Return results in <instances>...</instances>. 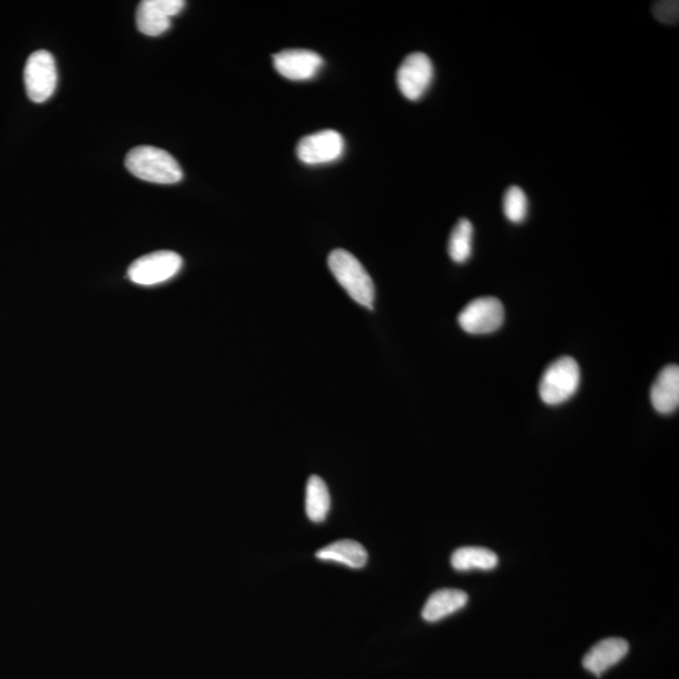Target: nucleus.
Listing matches in <instances>:
<instances>
[{
    "label": "nucleus",
    "mask_w": 679,
    "mask_h": 679,
    "mask_svg": "<svg viewBox=\"0 0 679 679\" xmlns=\"http://www.w3.org/2000/svg\"><path fill=\"white\" fill-rule=\"evenodd\" d=\"M125 165L134 177L155 184H177L183 170L173 155L155 146H136L126 155Z\"/></svg>",
    "instance_id": "nucleus-1"
},
{
    "label": "nucleus",
    "mask_w": 679,
    "mask_h": 679,
    "mask_svg": "<svg viewBox=\"0 0 679 679\" xmlns=\"http://www.w3.org/2000/svg\"><path fill=\"white\" fill-rule=\"evenodd\" d=\"M434 68L431 58L424 53L415 52L409 55L400 65L397 82L405 99L418 101L422 99L432 85Z\"/></svg>",
    "instance_id": "nucleus-7"
},
{
    "label": "nucleus",
    "mask_w": 679,
    "mask_h": 679,
    "mask_svg": "<svg viewBox=\"0 0 679 679\" xmlns=\"http://www.w3.org/2000/svg\"><path fill=\"white\" fill-rule=\"evenodd\" d=\"M468 595L462 590L443 589L433 593L424 605L422 617L428 623H436L466 607Z\"/></svg>",
    "instance_id": "nucleus-13"
},
{
    "label": "nucleus",
    "mask_w": 679,
    "mask_h": 679,
    "mask_svg": "<svg viewBox=\"0 0 679 679\" xmlns=\"http://www.w3.org/2000/svg\"><path fill=\"white\" fill-rule=\"evenodd\" d=\"M329 267L351 299L366 309H373L374 282L354 254L345 249H335L329 256Z\"/></svg>",
    "instance_id": "nucleus-2"
},
{
    "label": "nucleus",
    "mask_w": 679,
    "mask_h": 679,
    "mask_svg": "<svg viewBox=\"0 0 679 679\" xmlns=\"http://www.w3.org/2000/svg\"><path fill=\"white\" fill-rule=\"evenodd\" d=\"M653 14L661 23L676 24L679 18V3L673 0L657 2L653 6Z\"/></svg>",
    "instance_id": "nucleus-19"
},
{
    "label": "nucleus",
    "mask_w": 679,
    "mask_h": 679,
    "mask_svg": "<svg viewBox=\"0 0 679 679\" xmlns=\"http://www.w3.org/2000/svg\"><path fill=\"white\" fill-rule=\"evenodd\" d=\"M651 402L658 413L676 412L679 405L678 365H668L658 374L651 390Z\"/></svg>",
    "instance_id": "nucleus-12"
},
{
    "label": "nucleus",
    "mask_w": 679,
    "mask_h": 679,
    "mask_svg": "<svg viewBox=\"0 0 679 679\" xmlns=\"http://www.w3.org/2000/svg\"><path fill=\"white\" fill-rule=\"evenodd\" d=\"M331 507L329 488L319 476L310 477L306 486V514L315 524L326 520Z\"/></svg>",
    "instance_id": "nucleus-16"
},
{
    "label": "nucleus",
    "mask_w": 679,
    "mask_h": 679,
    "mask_svg": "<svg viewBox=\"0 0 679 679\" xmlns=\"http://www.w3.org/2000/svg\"><path fill=\"white\" fill-rule=\"evenodd\" d=\"M452 568L457 571L496 569L498 556L485 547H461L454 551L451 559Z\"/></svg>",
    "instance_id": "nucleus-15"
},
{
    "label": "nucleus",
    "mask_w": 679,
    "mask_h": 679,
    "mask_svg": "<svg viewBox=\"0 0 679 679\" xmlns=\"http://www.w3.org/2000/svg\"><path fill=\"white\" fill-rule=\"evenodd\" d=\"M473 243V226L468 219H459L453 228L448 243L449 257L453 262L464 263L470 260Z\"/></svg>",
    "instance_id": "nucleus-17"
},
{
    "label": "nucleus",
    "mask_w": 679,
    "mask_h": 679,
    "mask_svg": "<svg viewBox=\"0 0 679 679\" xmlns=\"http://www.w3.org/2000/svg\"><path fill=\"white\" fill-rule=\"evenodd\" d=\"M316 558L324 561H335L353 569L364 568L368 563L365 547L353 540L336 541L317 551Z\"/></svg>",
    "instance_id": "nucleus-14"
},
{
    "label": "nucleus",
    "mask_w": 679,
    "mask_h": 679,
    "mask_svg": "<svg viewBox=\"0 0 679 679\" xmlns=\"http://www.w3.org/2000/svg\"><path fill=\"white\" fill-rule=\"evenodd\" d=\"M527 209H529V202H527L524 190L516 187V185L508 188L505 197H503V213H505L508 221L512 223L524 222Z\"/></svg>",
    "instance_id": "nucleus-18"
},
{
    "label": "nucleus",
    "mask_w": 679,
    "mask_h": 679,
    "mask_svg": "<svg viewBox=\"0 0 679 679\" xmlns=\"http://www.w3.org/2000/svg\"><path fill=\"white\" fill-rule=\"evenodd\" d=\"M55 57L48 51H37L29 56L24 68V85L29 99L43 104L55 94L57 87Z\"/></svg>",
    "instance_id": "nucleus-5"
},
{
    "label": "nucleus",
    "mask_w": 679,
    "mask_h": 679,
    "mask_svg": "<svg viewBox=\"0 0 679 679\" xmlns=\"http://www.w3.org/2000/svg\"><path fill=\"white\" fill-rule=\"evenodd\" d=\"M183 267V258L172 251H159L140 257L129 267L127 276L141 286L159 285L177 276Z\"/></svg>",
    "instance_id": "nucleus-4"
},
{
    "label": "nucleus",
    "mask_w": 679,
    "mask_h": 679,
    "mask_svg": "<svg viewBox=\"0 0 679 679\" xmlns=\"http://www.w3.org/2000/svg\"><path fill=\"white\" fill-rule=\"evenodd\" d=\"M344 151V138L334 130L305 136L297 145V156L307 165L334 163L343 156Z\"/></svg>",
    "instance_id": "nucleus-8"
},
{
    "label": "nucleus",
    "mask_w": 679,
    "mask_h": 679,
    "mask_svg": "<svg viewBox=\"0 0 679 679\" xmlns=\"http://www.w3.org/2000/svg\"><path fill=\"white\" fill-rule=\"evenodd\" d=\"M183 0H144L136 11V26L145 36L158 37L172 27V17L183 11Z\"/></svg>",
    "instance_id": "nucleus-9"
},
{
    "label": "nucleus",
    "mask_w": 679,
    "mask_h": 679,
    "mask_svg": "<svg viewBox=\"0 0 679 679\" xmlns=\"http://www.w3.org/2000/svg\"><path fill=\"white\" fill-rule=\"evenodd\" d=\"M505 320V309L496 297L473 300L458 316L459 325L468 334L487 335L497 331Z\"/></svg>",
    "instance_id": "nucleus-6"
},
{
    "label": "nucleus",
    "mask_w": 679,
    "mask_h": 679,
    "mask_svg": "<svg viewBox=\"0 0 679 679\" xmlns=\"http://www.w3.org/2000/svg\"><path fill=\"white\" fill-rule=\"evenodd\" d=\"M273 65L287 80L306 81L317 75L324 61L320 55L312 51L287 50L273 56Z\"/></svg>",
    "instance_id": "nucleus-10"
},
{
    "label": "nucleus",
    "mask_w": 679,
    "mask_h": 679,
    "mask_svg": "<svg viewBox=\"0 0 679 679\" xmlns=\"http://www.w3.org/2000/svg\"><path fill=\"white\" fill-rule=\"evenodd\" d=\"M580 366L570 356H563L545 370L539 387L542 402L547 405H560L578 392L580 385Z\"/></svg>",
    "instance_id": "nucleus-3"
},
{
    "label": "nucleus",
    "mask_w": 679,
    "mask_h": 679,
    "mask_svg": "<svg viewBox=\"0 0 679 679\" xmlns=\"http://www.w3.org/2000/svg\"><path fill=\"white\" fill-rule=\"evenodd\" d=\"M629 652V643L622 638H608L600 641L585 654L583 666L594 676L602 677L608 669L617 666Z\"/></svg>",
    "instance_id": "nucleus-11"
}]
</instances>
